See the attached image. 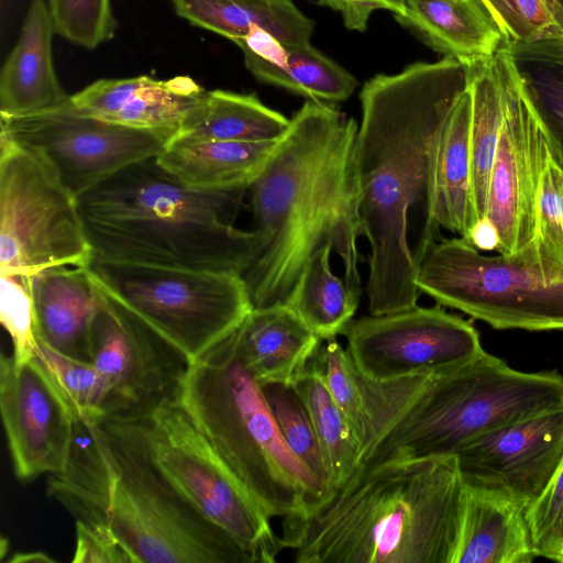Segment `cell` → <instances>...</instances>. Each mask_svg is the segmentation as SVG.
I'll return each mask as SVG.
<instances>
[{
	"label": "cell",
	"instance_id": "cell-1",
	"mask_svg": "<svg viewBox=\"0 0 563 563\" xmlns=\"http://www.w3.org/2000/svg\"><path fill=\"white\" fill-rule=\"evenodd\" d=\"M468 84L470 64L443 57L412 63L397 74H378L360 92L354 164L362 232L371 249L369 314L418 306L410 214L418 205L428 220L433 144Z\"/></svg>",
	"mask_w": 563,
	"mask_h": 563
},
{
	"label": "cell",
	"instance_id": "cell-2",
	"mask_svg": "<svg viewBox=\"0 0 563 563\" xmlns=\"http://www.w3.org/2000/svg\"><path fill=\"white\" fill-rule=\"evenodd\" d=\"M357 128L334 104L307 100L250 186L256 230L265 238L242 275L253 309L288 305L310 258L325 245L341 257L345 284L361 298Z\"/></svg>",
	"mask_w": 563,
	"mask_h": 563
},
{
	"label": "cell",
	"instance_id": "cell-3",
	"mask_svg": "<svg viewBox=\"0 0 563 563\" xmlns=\"http://www.w3.org/2000/svg\"><path fill=\"white\" fill-rule=\"evenodd\" d=\"M463 487L455 455L361 466L280 538L297 563H452Z\"/></svg>",
	"mask_w": 563,
	"mask_h": 563
},
{
	"label": "cell",
	"instance_id": "cell-4",
	"mask_svg": "<svg viewBox=\"0 0 563 563\" xmlns=\"http://www.w3.org/2000/svg\"><path fill=\"white\" fill-rule=\"evenodd\" d=\"M243 192L187 187L150 158L77 200L92 258L243 275L265 246L233 224Z\"/></svg>",
	"mask_w": 563,
	"mask_h": 563
},
{
	"label": "cell",
	"instance_id": "cell-5",
	"mask_svg": "<svg viewBox=\"0 0 563 563\" xmlns=\"http://www.w3.org/2000/svg\"><path fill=\"white\" fill-rule=\"evenodd\" d=\"M360 382L369 426L361 466L455 455L484 433L563 406V375L521 372L485 350L441 374Z\"/></svg>",
	"mask_w": 563,
	"mask_h": 563
},
{
	"label": "cell",
	"instance_id": "cell-6",
	"mask_svg": "<svg viewBox=\"0 0 563 563\" xmlns=\"http://www.w3.org/2000/svg\"><path fill=\"white\" fill-rule=\"evenodd\" d=\"M176 400L269 518L329 495L287 446L234 331L188 364Z\"/></svg>",
	"mask_w": 563,
	"mask_h": 563
},
{
	"label": "cell",
	"instance_id": "cell-7",
	"mask_svg": "<svg viewBox=\"0 0 563 563\" xmlns=\"http://www.w3.org/2000/svg\"><path fill=\"white\" fill-rule=\"evenodd\" d=\"M101 424L102 486L85 527L110 528L134 563H254L176 492L121 422Z\"/></svg>",
	"mask_w": 563,
	"mask_h": 563
},
{
	"label": "cell",
	"instance_id": "cell-8",
	"mask_svg": "<svg viewBox=\"0 0 563 563\" xmlns=\"http://www.w3.org/2000/svg\"><path fill=\"white\" fill-rule=\"evenodd\" d=\"M95 286L192 363L253 310L241 274L92 258Z\"/></svg>",
	"mask_w": 563,
	"mask_h": 563
},
{
	"label": "cell",
	"instance_id": "cell-9",
	"mask_svg": "<svg viewBox=\"0 0 563 563\" xmlns=\"http://www.w3.org/2000/svg\"><path fill=\"white\" fill-rule=\"evenodd\" d=\"M135 438L176 492L228 533L254 563H273L283 540L269 517L198 430L177 400L137 419H114Z\"/></svg>",
	"mask_w": 563,
	"mask_h": 563
},
{
	"label": "cell",
	"instance_id": "cell-10",
	"mask_svg": "<svg viewBox=\"0 0 563 563\" xmlns=\"http://www.w3.org/2000/svg\"><path fill=\"white\" fill-rule=\"evenodd\" d=\"M419 291L495 329L563 330V282L539 274L531 249L483 255L462 238L427 244L417 260Z\"/></svg>",
	"mask_w": 563,
	"mask_h": 563
},
{
	"label": "cell",
	"instance_id": "cell-11",
	"mask_svg": "<svg viewBox=\"0 0 563 563\" xmlns=\"http://www.w3.org/2000/svg\"><path fill=\"white\" fill-rule=\"evenodd\" d=\"M77 198L35 151L0 135V274L92 260Z\"/></svg>",
	"mask_w": 563,
	"mask_h": 563
},
{
	"label": "cell",
	"instance_id": "cell-12",
	"mask_svg": "<svg viewBox=\"0 0 563 563\" xmlns=\"http://www.w3.org/2000/svg\"><path fill=\"white\" fill-rule=\"evenodd\" d=\"M1 136L40 154L76 197L123 168L158 156L177 133L101 120L71 102L55 110L1 117Z\"/></svg>",
	"mask_w": 563,
	"mask_h": 563
},
{
	"label": "cell",
	"instance_id": "cell-13",
	"mask_svg": "<svg viewBox=\"0 0 563 563\" xmlns=\"http://www.w3.org/2000/svg\"><path fill=\"white\" fill-rule=\"evenodd\" d=\"M342 335L356 371L373 382L441 374L484 350L475 327L439 303L353 319Z\"/></svg>",
	"mask_w": 563,
	"mask_h": 563
},
{
	"label": "cell",
	"instance_id": "cell-14",
	"mask_svg": "<svg viewBox=\"0 0 563 563\" xmlns=\"http://www.w3.org/2000/svg\"><path fill=\"white\" fill-rule=\"evenodd\" d=\"M99 292L90 355L110 390L108 419L142 418L177 399L189 363L143 321Z\"/></svg>",
	"mask_w": 563,
	"mask_h": 563
},
{
	"label": "cell",
	"instance_id": "cell-15",
	"mask_svg": "<svg viewBox=\"0 0 563 563\" xmlns=\"http://www.w3.org/2000/svg\"><path fill=\"white\" fill-rule=\"evenodd\" d=\"M495 59L504 120L489 178L486 217L497 232L496 251L510 256L533 239L539 186L553 153L500 48Z\"/></svg>",
	"mask_w": 563,
	"mask_h": 563
},
{
	"label": "cell",
	"instance_id": "cell-16",
	"mask_svg": "<svg viewBox=\"0 0 563 563\" xmlns=\"http://www.w3.org/2000/svg\"><path fill=\"white\" fill-rule=\"evenodd\" d=\"M0 409L18 479L66 468L77 416L36 355L16 363L1 354Z\"/></svg>",
	"mask_w": 563,
	"mask_h": 563
},
{
	"label": "cell",
	"instance_id": "cell-17",
	"mask_svg": "<svg viewBox=\"0 0 563 563\" xmlns=\"http://www.w3.org/2000/svg\"><path fill=\"white\" fill-rule=\"evenodd\" d=\"M455 456L464 482L506 490L529 507L563 461V406L484 433Z\"/></svg>",
	"mask_w": 563,
	"mask_h": 563
},
{
	"label": "cell",
	"instance_id": "cell-18",
	"mask_svg": "<svg viewBox=\"0 0 563 563\" xmlns=\"http://www.w3.org/2000/svg\"><path fill=\"white\" fill-rule=\"evenodd\" d=\"M205 90L188 76L159 80L150 76L99 79L70 96L82 113L136 129L177 134L201 108Z\"/></svg>",
	"mask_w": 563,
	"mask_h": 563
},
{
	"label": "cell",
	"instance_id": "cell-19",
	"mask_svg": "<svg viewBox=\"0 0 563 563\" xmlns=\"http://www.w3.org/2000/svg\"><path fill=\"white\" fill-rule=\"evenodd\" d=\"M527 508L506 490L464 482L452 563L532 562Z\"/></svg>",
	"mask_w": 563,
	"mask_h": 563
},
{
	"label": "cell",
	"instance_id": "cell-20",
	"mask_svg": "<svg viewBox=\"0 0 563 563\" xmlns=\"http://www.w3.org/2000/svg\"><path fill=\"white\" fill-rule=\"evenodd\" d=\"M54 33L46 1L31 0L20 37L1 70V117L42 113L70 102L53 65Z\"/></svg>",
	"mask_w": 563,
	"mask_h": 563
},
{
	"label": "cell",
	"instance_id": "cell-21",
	"mask_svg": "<svg viewBox=\"0 0 563 563\" xmlns=\"http://www.w3.org/2000/svg\"><path fill=\"white\" fill-rule=\"evenodd\" d=\"M470 88L459 97L433 144L428 186V224L432 241L443 228L466 240L472 228Z\"/></svg>",
	"mask_w": 563,
	"mask_h": 563
},
{
	"label": "cell",
	"instance_id": "cell-22",
	"mask_svg": "<svg viewBox=\"0 0 563 563\" xmlns=\"http://www.w3.org/2000/svg\"><path fill=\"white\" fill-rule=\"evenodd\" d=\"M235 44L256 80L307 100L334 104L349 99L357 87L352 74L310 43L284 44L257 32Z\"/></svg>",
	"mask_w": 563,
	"mask_h": 563
},
{
	"label": "cell",
	"instance_id": "cell-23",
	"mask_svg": "<svg viewBox=\"0 0 563 563\" xmlns=\"http://www.w3.org/2000/svg\"><path fill=\"white\" fill-rule=\"evenodd\" d=\"M36 339L91 362L90 332L101 295L87 267L59 266L32 276Z\"/></svg>",
	"mask_w": 563,
	"mask_h": 563
},
{
	"label": "cell",
	"instance_id": "cell-24",
	"mask_svg": "<svg viewBox=\"0 0 563 563\" xmlns=\"http://www.w3.org/2000/svg\"><path fill=\"white\" fill-rule=\"evenodd\" d=\"M277 142L175 136L155 159L187 187L214 192L245 191L263 170Z\"/></svg>",
	"mask_w": 563,
	"mask_h": 563
},
{
	"label": "cell",
	"instance_id": "cell-25",
	"mask_svg": "<svg viewBox=\"0 0 563 563\" xmlns=\"http://www.w3.org/2000/svg\"><path fill=\"white\" fill-rule=\"evenodd\" d=\"M234 334L245 365L261 385H292L322 342L287 305L253 309Z\"/></svg>",
	"mask_w": 563,
	"mask_h": 563
},
{
	"label": "cell",
	"instance_id": "cell-26",
	"mask_svg": "<svg viewBox=\"0 0 563 563\" xmlns=\"http://www.w3.org/2000/svg\"><path fill=\"white\" fill-rule=\"evenodd\" d=\"M394 18L433 51L467 64L495 56L506 41L479 0H404Z\"/></svg>",
	"mask_w": 563,
	"mask_h": 563
},
{
	"label": "cell",
	"instance_id": "cell-27",
	"mask_svg": "<svg viewBox=\"0 0 563 563\" xmlns=\"http://www.w3.org/2000/svg\"><path fill=\"white\" fill-rule=\"evenodd\" d=\"M190 24L236 43L264 32L284 44L310 43L314 22L292 0H172Z\"/></svg>",
	"mask_w": 563,
	"mask_h": 563
},
{
	"label": "cell",
	"instance_id": "cell-28",
	"mask_svg": "<svg viewBox=\"0 0 563 563\" xmlns=\"http://www.w3.org/2000/svg\"><path fill=\"white\" fill-rule=\"evenodd\" d=\"M500 49L563 166V36L505 41Z\"/></svg>",
	"mask_w": 563,
	"mask_h": 563
},
{
	"label": "cell",
	"instance_id": "cell-29",
	"mask_svg": "<svg viewBox=\"0 0 563 563\" xmlns=\"http://www.w3.org/2000/svg\"><path fill=\"white\" fill-rule=\"evenodd\" d=\"M496 55V54H495ZM472 227L486 217L489 178L504 120V99L495 56L470 63Z\"/></svg>",
	"mask_w": 563,
	"mask_h": 563
},
{
	"label": "cell",
	"instance_id": "cell-30",
	"mask_svg": "<svg viewBox=\"0 0 563 563\" xmlns=\"http://www.w3.org/2000/svg\"><path fill=\"white\" fill-rule=\"evenodd\" d=\"M290 119L264 104L254 93L216 89L177 136L200 140L261 142L279 140Z\"/></svg>",
	"mask_w": 563,
	"mask_h": 563
},
{
	"label": "cell",
	"instance_id": "cell-31",
	"mask_svg": "<svg viewBox=\"0 0 563 563\" xmlns=\"http://www.w3.org/2000/svg\"><path fill=\"white\" fill-rule=\"evenodd\" d=\"M332 251L325 245L313 254L287 305L322 340L342 335L360 303L344 278L333 274L330 266Z\"/></svg>",
	"mask_w": 563,
	"mask_h": 563
},
{
	"label": "cell",
	"instance_id": "cell-32",
	"mask_svg": "<svg viewBox=\"0 0 563 563\" xmlns=\"http://www.w3.org/2000/svg\"><path fill=\"white\" fill-rule=\"evenodd\" d=\"M292 386L310 415L325 455L331 492L361 467L360 441L346 416L330 395L321 376L310 364Z\"/></svg>",
	"mask_w": 563,
	"mask_h": 563
},
{
	"label": "cell",
	"instance_id": "cell-33",
	"mask_svg": "<svg viewBox=\"0 0 563 563\" xmlns=\"http://www.w3.org/2000/svg\"><path fill=\"white\" fill-rule=\"evenodd\" d=\"M534 265L548 283L563 282V166L553 154L543 170L531 243Z\"/></svg>",
	"mask_w": 563,
	"mask_h": 563
},
{
	"label": "cell",
	"instance_id": "cell-34",
	"mask_svg": "<svg viewBox=\"0 0 563 563\" xmlns=\"http://www.w3.org/2000/svg\"><path fill=\"white\" fill-rule=\"evenodd\" d=\"M35 355L77 417L98 422L110 417V390L92 362L63 354L40 340Z\"/></svg>",
	"mask_w": 563,
	"mask_h": 563
},
{
	"label": "cell",
	"instance_id": "cell-35",
	"mask_svg": "<svg viewBox=\"0 0 563 563\" xmlns=\"http://www.w3.org/2000/svg\"><path fill=\"white\" fill-rule=\"evenodd\" d=\"M279 431L291 453L329 489V465L310 415L292 385H262Z\"/></svg>",
	"mask_w": 563,
	"mask_h": 563
},
{
	"label": "cell",
	"instance_id": "cell-36",
	"mask_svg": "<svg viewBox=\"0 0 563 563\" xmlns=\"http://www.w3.org/2000/svg\"><path fill=\"white\" fill-rule=\"evenodd\" d=\"M309 364L321 376L333 400L346 416L363 455L368 441V416L360 375L350 354L336 338L322 340Z\"/></svg>",
	"mask_w": 563,
	"mask_h": 563
},
{
	"label": "cell",
	"instance_id": "cell-37",
	"mask_svg": "<svg viewBox=\"0 0 563 563\" xmlns=\"http://www.w3.org/2000/svg\"><path fill=\"white\" fill-rule=\"evenodd\" d=\"M56 34L93 49L114 36L117 21L110 0H48Z\"/></svg>",
	"mask_w": 563,
	"mask_h": 563
},
{
	"label": "cell",
	"instance_id": "cell-38",
	"mask_svg": "<svg viewBox=\"0 0 563 563\" xmlns=\"http://www.w3.org/2000/svg\"><path fill=\"white\" fill-rule=\"evenodd\" d=\"M506 41L563 36L554 0H479Z\"/></svg>",
	"mask_w": 563,
	"mask_h": 563
},
{
	"label": "cell",
	"instance_id": "cell-39",
	"mask_svg": "<svg viewBox=\"0 0 563 563\" xmlns=\"http://www.w3.org/2000/svg\"><path fill=\"white\" fill-rule=\"evenodd\" d=\"M0 321L12 341V357L24 363L35 356L37 340L32 276L0 274Z\"/></svg>",
	"mask_w": 563,
	"mask_h": 563
},
{
	"label": "cell",
	"instance_id": "cell-40",
	"mask_svg": "<svg viewBox=\"0 0 563 563\" xmlns=\"http://www.w3.org/2000/svg\"><path fill=\"white\" fill-rule=\"evenodd\" d=\"M74 563H134L110 528L76 525Z\"/></svg>",
	"mask_w": 563,
	"mask_h": 563
},
{
	"label": "cell",
	"instance_id": "cell-41",
	"mask_svg": "<svg viewBox=\"0 0 563 563\" xmlns=\"http://www.w3.org/2000/svg\"><path fill=\"white\" fill-rule=\"evenodd\" d=\"M562 510L563 461L542 496L530 505L526 511L537 554L550 537Z\"/></svg>",
	"mask_w": 563,
	"mask_h": 563
},
{
	"label": "cell",
	"instance_id": "cell-42",
	"mask_svg": "<svg viewBox=\"0 0 563 563\" xmlns=\"http://www.w3.org/2000/svg\"><path fill=\"white\" fill-rule=\"evenodd\" d=\"M318 3L340 12L347 30L364 32L374 11L402 12L404 0H318Z\"/></svg>",
	"mask_w": 563,
	"mask_h": 563
},
{
	"label": "cell",
	"instance_id": "cell-43",
	"mask_svg": "<svg viewBox=\"0 0 563 563\" xmlns=\"http://www.w3.org/2000/svg\"><path fill=\"white\" fill-rule=\"evenodd\" d=\"M479 251H493L497 249V232L487 217L478 220L470 230L465 240Z\"/></svg>",
	"mask_w": 563,
	"mask_h": 563
},
{
	"label": "cell",
	"instance_id": "cell-44",
	"mask_svg": "<svg viewBox=\"0 0 563 563\" xmlns=\"http://www.w3.org/2000/svg\"><path fill=\"white\" fill-rule=\"evenodd\" d=\"M563 539V510L555 523V527L553 528L550 537L548 538V540L544 542V544L540 548L539 552H538V555L539 556H543V554L545 553V551L552 545L554 544L555 542H558L559 540H562Z\"/></svg>",
	"mask_w": 563,
	"mask_h": 563
},
{
	"label": "cell",
	"instance_id": "cell-45",
	"mask_svg": "<svg viewBox=\"0 0 563 563\" xmlns=\"http://www.w3.org/2000/svg\"><path fill=\"white\" fill-rule=\"evenodd\" d=\"M12 562L24 563V562H52L54 561L45 553L33 552V553H16Z\"/></svg>",
	"mask_w": 563,
	"mask_h": 563
},
{
	"label": "cell",
	"instance_id": "cell-46",
	"mask_svg": "<svg viewBox=\"0 0 563 563\" xmlns=\"http://www.w3.org/2000/svg\"><path fill=\"white\" fill-rule=\"evenodd\" d=\"M543 558L563 563V539L552 544L543 554Z\"/></svg>",
	"mask_w": 563,
	"mask_h": 563
},
{
	"label": "cell",
	"instance_id": "cell-47",
	"mask_svg": "<svg viewBox=\"0 0 563 563\" xmlns=\"http://www.w3.org/2000/svg\"><path fill=\"white\" fill-rule=\"evenodd\" d=\"M554 4H555L559 21L563 25V0H554Z\"/></svg>",
	"mask_w": 563,
	"mask_h": 563
}]
</instances>
